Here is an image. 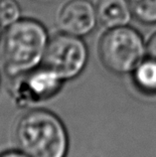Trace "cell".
<instances>
[{"mask_svg":"<svg viewBox=\"0 0 156 157\" xmlns=\"http://www.w3.org/2000/svg\"><path fill=\"white\" fill-rule=\"evenodd\" d=\"M18 147L28 157H66L68 132L62 121L46 109H33L20 118L15 130Z\"/></svg>","mask_w":156,"mask_h":157,"instance_id":"cell-1","label":"cell"},{"mask_svg":"<svg viewBox=\"0 0 156 157\" xmlns=\"http://www.w3.org/2000/svg\"><path fill=\"white\" fill-rule=\"evenodd\" d=\"M46 27L36 19L21 18L8 26L3 36V59L10 76H20L36 68L49 44Z\"/></svg>","mask_w":156,"mask_h":157,"instance_id":"cell-2","label":"cell"},{"mask_svg":"<svg viewBox=\"0 0 156 157\" xmlns=\"http://www.w3.org/2000/svg\"><path fill=\"white\" fill-rule=\"evenodd\" d=\"M146 45L141 34L128 25L108 29L98 43L104 66L114 74L132 72L143 61Z\"/></svg>","mask_w":156,"mask_h":157,"instance_id":"cell-3","label":"cell"},{"mask_svg":"<svg viewBox=\"0 0 156 157\" xmlns=\"http://www.w3.org/2000/svg\"><path fill=\"white\" fill-rule=\"evenodd\" d=\"M89 60V49L82 37L60 34L50 39L43 58V66L61 80H72L83 72Z\"/></svg>","mask_w":156,"mask_h":157,"instance_id":"cell-4","label":"cell"},{"mask_svg":"<svg viewBox=\"0 0 156 157\" xmlns=\"http://www.w3.org/2000/svg\"><path fill=\"white\" fill-rule=\"evenodd\" d=\"M97 24V8L91 0H70L58 15L61 32L77 37L91 34Z\"/></svg>","mask_w":156,"mask_h":157,"instance_id":"cell-5","label":"cell"},{"mask_svg":"<svg viewBox=\"0 0 156 157\" xmlns=\"http://www.w3.org/2000/svg\"><path fill=\"white\" fill-rule=\"evenodd\" d=\"M63 80L42 66L25 73L23 80L17 86V100L19 102H37L50 98L59 92Z\"/></svg>","mask_w":156,"mask_h":157,"instance_id":"cell-6","label":"cell"},{"mask_svg":"<svg viewBox=\"0 0 156 157\" xmlns=\"http://www.w3.org/2000/svg\"><path fill=\"white\" fill-rule=\"evenodd\" d=\"M98 24L105 29L125 26L132 18L128 0H97Z\"/></svg>","mask_w":156,"mask_h":157,"instance_id":"cell-7","label":"cell"},{"mask_svg":"<svg viewBox=\"0 0 156 157\" xmlns=\"http://www.w3.org/2000/svg\"><path fill=\"white\" fill-rule=\"evenodd\" d=\"M134 82L137 88L147 94H156V61L148 58L134 70Z\"/></svg>","mask_w":156,"mask_h":157,"instance_id":"cell-8","label":"cell"},{"mask_svg":"<svg viewBox=\"0 0 156 157\" xmlns=\"http://www.w3.org/2000/svg\"><path fill=\"white\" fill-rule=\"evenodd\" d=\"M132 17L145 25L156 24V0H128Z\"/></svg>","mask_w":156,"mask_h":157,"instance_id":"cell-9","label":"cell"},{"mask_svg":"<svg viewBox=\"0 0 156 157\" xmlns=\"http://www.w3.org/2000/svg\"><path fill=\"white\" fill-rule=\"evenodd\" d=\"M22 9L17 0H0V25L8 27L22 17Z\"/></svg>","mask_w":156,"mask_h":157,"instance_id":"cell-10","label":"cell"},{"mask_svg":"<svg viewBox=\"0 0 156 157\" xmlns=\"http://www.w3.org/2000/svg\"><path fill=\"white\" fill-rule=\"evenodd\" d=\"M146 53L148 58L156 61V33L150 37L146 44Z\"/></svg>","mask_w":156,"mask_h":157,"instance_id":"cell-11","label":"cell"},{"mask_svg":"<svg viewBox=\"0 0 156 157\" xmlns=\"http://www.w3.org/2000/svg\"><path fill=\"white\" fill-rule=\"evenodd\" d=\"M0 157H28L25 153L20 150V151H16V150H9V151H5L0 153Z\"/></svg>","mask_w":156,"mask_h":157,"instance_id":"cell-12","label":"cell"},{"mask_svg":"<svg viewBox=\"0 0 156 157\" xmlns=\"http://www.w3.org/2000/svg\"><path fill=\"white\" fill-rule=\"evenodd\" d=\"M0 37H1V25H0Z\"/></svg>","mask_w":156,"mask_h":157,"instance_id":"cell-13","label":"cell"}]
</instances>
